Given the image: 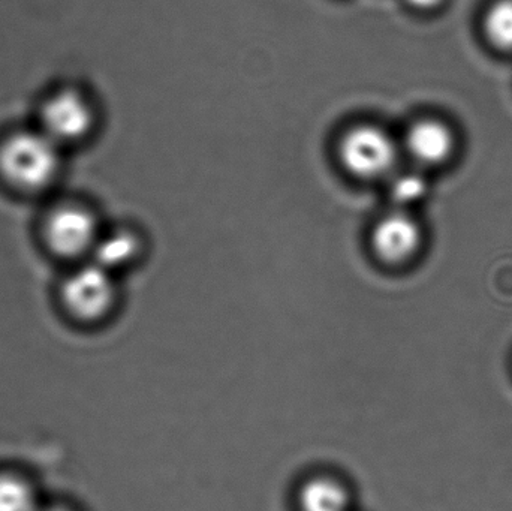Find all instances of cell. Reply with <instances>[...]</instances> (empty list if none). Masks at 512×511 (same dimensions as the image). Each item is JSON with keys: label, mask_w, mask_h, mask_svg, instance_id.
Masks as SVG:
<instances>
[{"label": "cell", "mask_w": 512, "mask_h": 511, "mask_svg": "<svg viewBox=\"0 0 512 511\" xmlns=\"http://www.w3.org/2000/svg\"><path fill=\"white\" fill-rule=\"evenodd\" d=\"M60 146L45 132H17L0 147V171L23 191L47 188L60 167Z\"/></svg>", "instance_id": "6da1fadb"}, {"label": "cell", "mask_w": 512, "mask_h": 511, "mask_svg": "<svg viewBox=\"0 0 512 511\" xmlns=\"http://www.w3.org/2000/svg\"><path fill=\"white\" fill-rule=\"evenodd\" d=\"M400 150L385 129L366 123L349 128L337 144L340 164L360 180L390 179L396 173Z\"/></svg>", "instance_id": "7a4b0ae2"}, {"label": "cell", "mask_w": 512, "mask_h": 511, "mask_svg": "<svg viewBox=\"0 0 512 511\" xmlns=\"http://www.w3.org/2000/svg\"><path fill=\"white\" fill-rule=\"evenodd\" d=\"M426 245V231L414 213L394 209L370 231V248L382 264L403 267L414 263Z\"/></svg>", "instance_id": "3957f363"}, {"label": "cell", "mask_w": 512, "mask_h": 511, "mask_svg": "<svg viewBox=\"0 0 512 511\" xmlns=\"http://www.w3.org/2000/svg\"><path fill=\"white\" fill-rule=\"evenodd\" d=\"M116 293L113 273L95 263L75 270L63 288L66 305L83 320H98L108 314L116 302Z\"/></svg>", "instance_id": "277c9868"}, {"label": "cell", "mask_w": 512, "mask_h": 511, "mask_svg": "<svg viewBox=\"0 0 512 511\" xmlns=\"http://www.w3.org/2000/svg\"><path fill=\"white\" fill-rule=\"evenodd\" d=\"M41 131L59 146L77 143L92 131L95 114L92 105L77 90L54 93L41 113Z\"/></svg>", "instance_id": "5b68a950"}, {"label": "cell", "mask_w": 512, "mask_h": 511, "mask_svg": "<svg viewBox=\"0 0 512 511\" xmlns=\"http://www.w3.org/2000/svg\"><path fill=\"white\" fill-rule=\"evenodd\" d=\"M48 243L66 257L92 254L101 233L95 216L80 206H63L48 218L45 228Z\"/></svg>", "instance_id": "8992f818"}, {"label": "cell", "mask_w": 512, "mask_h": 511, "mask_svg": "<svg viewBox=\"0 0 512 511\" xmlns=\"http://www.w3.org/2000/svg\"><path fill=\"white\" fill-rule=\"evenodd\" d=\"M402 149L421 170L442 167L456 153V132L444 120H417L406 131Z\"/></svg>", "instance_id": "52a82bcc"}, {"label": "cell", "mask_w": 512, "mask_h": 511, "mask_svg": "<svg viewBox=\"0 0 512 511\" xmlns=\"http://www.w3.org/2000/svg\"><path fill=\"white\" fill-rule=\"evenodd\" d=\"M351 506V489L339 477L316 474L298 488V511H351Z\"/></svg>", "instance_id": "ba28073f"}, {"label": "cell", "mask_w": 512, "mask_h": 511, "mask_svg": "<svg viewBox=\"0 0 512 511\" xmlns=\"http://www.w3.org/2000/svg\"><path fill=\"white\" fill-rule=\"evenodd\" d=\"M143 252V242L137 234L128 230L111 231L101 234L93 248L92 263L98 264L110 273L119 272L134 264Z\"/></svg>", "instance_id": "9c48e42d"}, {"label": "cell", "mask_w": 512, "mask_h": 511, "mask_svg": "<svg viewBox=\"0 0 512 511\" xmlns=\"http://www.w3.org/2000/svg\"><path fill=\"white\" fill-rule=\"evenodd\" d=\"M430 192V182L421 168L394 173L388 179V195L394 209L411 212L412 207L426 200Z\"/></svg>", "instance_id": "30bf717a"}, {"label": "cell", "mask_w": 512, "mask_h": 511, "mask_svg": "<svg viewBox=\"0 0 512 511\" xmlns=\"http://www.w3.org/2000/svg\"><path fill=\"white\" fill-rule=\"evenodd\" d=\"M483 32L493 47L512 51V0H495L487 8Z\"/></svg>", "instance_id": "8fae6325"}, {"label": "cell", "mask_w": 512, "mask_h": 511, "mask_svg": "<svg viewBox=\"0 0 512 511\" xmlns=\"http://www.w3.org/2000/svg\"><path fill=\"white\" fill-rule=\"evenodd\" d=\"M35 491L26 480L12 474L0 476V511H39Z\"/></svg>", "instance_id": "7c38bea8"}, {"label": "cell", "mask_w": 512, "mask_h": 511, "mask_svg": "<svg viewBox=\"0 0 512 511\" xmlns=\"http://www.w3.org/2000/svg\"><path fill=\"white\" fill-rule=\"evenodd\" d=\"M415 11L432 12L444 6L447 0H405Z\"/></svg>", "instance_id": "4fadbf2b"}, {"label": "cell", "mask_w": 512, "mask_h": 511, "mask_svg": "<svg viewBox=\"0 0 512 511\" xmlns=\"http://www.w3.org/2000/svg\"><path fill=\"white\" fill-rule=\"evenodd\" d=\"M39 511H68L65 509H47V510H39Z\"/></svg>", "instance_id": "5bb4252c"}]
</instances>
